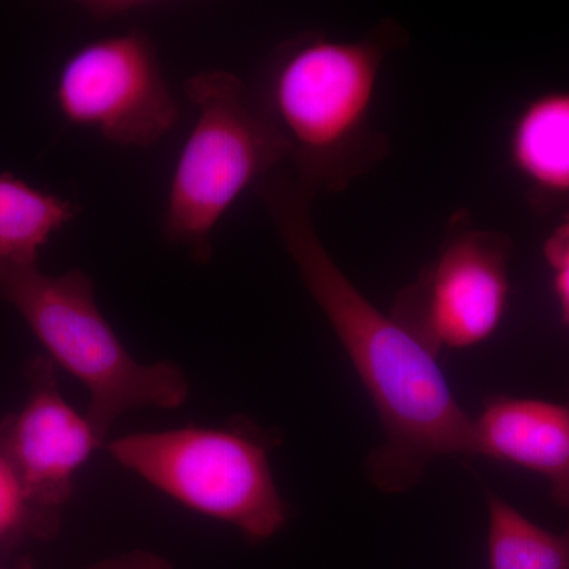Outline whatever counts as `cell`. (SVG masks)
<instances>
[{
	"label": "cell",
	"instance_id": "cell-9",
	"mask_svg": "<svg viewBox=\"0 0 569 569\" xmlns=\"http://www.w3.org/2000/svg\"><path fill=\"white\" fill-rule=\"evenodd\" d=\"M475 421V456L535 471L569 512V402L492 397Z\"/></svg>",
	"mask_w": 569,
	"mask_h": 569
},
{
	"label": "cell",
	"instance_id": "cell-12",
	"mask_svg": "<svg viewBox=\"0 0 569 569\" xmlns=\"http://www.w3.org/2000/svg\"><path fill=\"white\" fill-rule=\"evenodd\" d=\"M486 497L489 569H569V519L561 533H553L492 490H486Z\"/></svg>",
	"mask_w": 569,
	"mask_h": 569
},
{
	"label": "cell",
	"instance_id": "cell-13",
	"mask_svg": "<svg viewBox=\"0 0 569 569\" xmlns=\"http://www.w3.org/2000/svg\"><path fill=\"white\" fill-rule=\"evenodd\" d=\"M58 530L40 515L0 436V549L13 550L29 539L47 541Z\"/></svg>",
	"mask_w": 569,
	"mask_h": 569
},
{
	"label": "cell",
	"instance_id": "cell-10",
	"mask_svg": "<svg viewBox=\"0 0 569 569\" xmlns=\"http://www.w3.org/2000/svg\"><path fill=\"white\" fill-rule=\"evenodd\" d=\"M509 160L533 192L569 194V91L541 93L519 112L508 142Z\"/></svg>",
	"mask_w": 569,
	"mask_h": 569
},
{
	"label": "cell",
	"instance_id": "cell-7",
	"mask_svg": "<svg viewBox=\"0 0 569 569\" xmlns=\"http://www.w3.org/2000/svg\"><path fill=\"white\" fill-rule=\"evenodd\" d=\"M56 102L74 126L123 148H148L179 121L156 44L141 29L84 44L63 63Z\"/></svg>",
	"mask_w": 569,
	"mask_h": 569
},
{
	"label": "cell",
	"instance_id": "cell-14",
	"mask_svg": "<svg viewBox=\"0 0 569 569\" xmlns=\"http://www.w3.org/2000/svg\"><path fill=\"white\" fill-rule=\"evenodd\" d=\"M542 252L552 279L561 320L569 329V212L546 239Z\"/></svg>",
	"mask_w": 569,
	"mask_h": 569
},
{
	"label": "cell",
	"instance_id": "cell-2",
	"mask_svg": "<svg viewBox=\"0 0 569 569\" xmlns=\"http://www.w3.org/2000/svg\"><path fill=\"white\" fill-rule=\"evenodd\" d=\"M383 59L378 40L305 33L280 44L258 74L250 93L309 192L343 189L367 163Z\"/></svg>",
	"mask_w": 569,
	"mask_h": 569
},
{
	"label": "cell",
	"instance_id": "cell-5",
	"mask_svg": "<svg viewBox=\"0 0 569 569\" xmlns=\"http://www.w3.org/2000/svg\"><path fill=\"white\" fill-rule=\"evenodd\" d=\"M112 459L183 507L231 523L250 541L283 529L288 507L272 477L269 447L250 427H182L108 445Z\"/></svg>",
	"mask_w": 569,
	"mask_h": 569
},
{
	"label": "cell",
	"instance_id": "cell-3",
	"mask_svg": "<svg viewBox=\"0 0 569 569\" xmlns=\"http://www.w3.org/2000/svg\"><path fill=\"white\" fill-rule=\"evenodd\" d=\"M0 296L24 318L51 361L88 388V419L100 440L133 408L186 402L182 370L171 362L141 365L130 356L97 307L86 272L48 276L39 264L0 261Z\"/></svg>",
	"mask_w": 569,
	"mask_h": 569
},
{
	"label": "cell",
	"instance_id": "cell-8",
	"mask_svg": "<svg viewBox=\"0 0 569 569\" xmlns=\"http://www.w3.org/2000/svg\"><path fill=\"white\" fill-rule=\"evenodd\" d=\"M26 376L28 399L0 421V436L40 515L59 531L74 475L103 440L62 396L51 359L37 356Z\"/></svg>",
	"mask_w": 569,
	"mask_h": 569
},
{
	"label": "cell",
	"instance_id": "cell-1",
	"mask_svg": "<svg viewBox=\"0 0 569 569\" xmlns=\"http://www.w3.org/2000/svg\"><path fill=\"white\" fill-rule=\"evenodd\" d=\"M254 187L380 415L385 440L367 459L373 485L385 492H403L433 460L475 456V421L452 396L437 355L378 310L318 238L310 216L316 194L288 174H269Z\"/></svg>",
	"mask_w": 569,
	"mask_h": 569
},
{
	"label": "cell",
	"instance_id": "cell-4",
	"mask_svg": "<svg viewBox=\"0 0 569 569\" xmlns=\"http://www.w3.org/2000/svg\"><path fill=\"white\" fill-rule=\"evenodd\" d=\"M198 118L176 163L162 219L168 246L212 258L213 228L249 187L288 160V148L236 74L206 70L183 84Z\"/></svg>",
	"mask_w": 569,
	"mask_h": 569
},
{
	"label": "cell",
	"instance_id": "cell-15",
	"mask_svg": "<svg viewBox=\"0 0 569 569\" xmlns=\"http://www.w3.org/2000/svg\"><path fill=\"white\" fill-rule=\"evenodd\" d=\"M88 569H174V567L162 556L144 552V550H134V552L99 561Z\"/></svg>",
	"mask_w": 569,
	"mask_h": 569
},
{
	"label": "cell",
	"instance_id": "cell-11",
	"mask_svg": "<svg viewBox=\"0 0 569 569\" xmlns=\"http://www.w3.org/2000/svg\"><path fill=\"white\" fill-rule=\"evenodd\" d=\"M80 209L13 174H0V261L37 264L51 236Z\"/></svg>",
	"mask_w": 569,
	"mask_h": 569
},
{
	"label": "cell",
	"instance_id": "cell-16",
	"mask_svg": "<svg viewBox=\"0 0 569 569\" xmlns=\"http://www.w3.org/2000/svg\"><path fill=\"white\" fill-rule=\"evenodd\" d=\"M0 569H7V568L0 567ZM14 569H32V568L29 567V565H21V567H18V568H14Z\"/></svg>",
	"mask_w": 569,
	"mask_h": 569
},
{
	"label": "cell",
	"instance_id": "cell-6",
	"mask_svg": "<svg viewBox=\"0 0 569 569\" xmlns=\"http://www.w3.org/2000/svg\"><path fill=\"white\" fill-rule=\"evenodd\" d=\"M509 260L507 236L458 220L391 316L437 356L477 347L496 335L507 313Z\"/></svg>",
	"mask_w": 569,
	"mask_h": 569
}]
</instances>
